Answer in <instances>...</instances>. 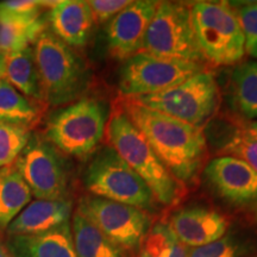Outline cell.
Here are the masks:
<instances>
[{
    "label": "cell",
    "mask_w": 257,
    "mask_h": 257,
    "mask_svg": "<svg viewBox=\"0 0 257 257\" xmlns=\"http://www.w3.org/2000/svg\"><path fill=\"white\" fill-rule=\"evenodd\" d=\"M153 148L176 181L197 178L206 159V137L201 128L138 105L131 99L123 110Z\"/></svg>",
    "instance_id": "6da1fadb"
},
{
    "label": "cell",
    "mask_w": 257,
    "mask_h": 257,
    "mask_svg": "<svg viewBox=\"0 0 257 257\" xmlns=\"http://www.w3.org/2000/svg\"><path fill=\"white\" fill-rule=\"evenodd\" d=\"M43 101L53 106L76 101L89 86V72L73 48L44 30L32 44Z\"/></svg>",
    "instance_id": "7a4b0ae2"
},
{
    "label": "cell",
    "mask_w": 257,
    "mask_h": 257,
    "mask_svg": "<svg viewBox=\"0 0 257 257\" xmlns=\"http://www.w3.org/2000/svg\"><path fill=\"white\" fill-rule=\"evenodd\" d=\"M106 130L110 147L143 179L156 200L168 206L175 204L181 195V184L173 178L123 110L111 114Z\"/></svg>",
    "instance_id": "3957f363"
},
{
    "label": "cell",
    "mask_w": 257,
    "mask_h": 257,
    "mask_svg": "<svg viewBox=\"0 0 257 257\" xmlns=\"http://www.w3.org/2000/svg\"><path fill=\"white\" fill-rule=\"evenodd\" d=\"M108 113V106L104 101L79 99L50 115L44 138L64 155L88 156L104 138Z\"/></svg>",
    "instance_id": "277c9868"
},
{
    "label": "cell",
    "mask_w": 257,
    "mask_h": 257,
    "mask_svg": "<svg viewBox=\"0 0 257 257\" xmlns=\"http://www.w3.org/2000/svg\"><path fill=\"white\" fill-rule=\"evenodd\" d=\"M191 16L195 40L205 60L230 66L243 59L244 35L238 16L227 3H195Z\"/></svg>",
    "instance_id": "5b68a950"
},
{
    "label": "cell",
    "mask_w": 257,
    "mask_h": 257,
    "mask_svg": "<svg viewBox=\"0 0 257 257\" xmlns=\"http://www.w3.org/2000/svg\"><path fill=\"white\" fill-rule=\"evenodd\" d=\"M83 185L94 197L142 211L152 210L156 201L149 186L111 147H104L91 160L83 174Z\"/></svg>",
    "instance_id": "8992f818"
},
{
    "label": "cell",
    "mask_w": 257,
    "mask_h": 257,
    "mask_svg": "<svg viewBox=\"0 0 257 257\" xmlns=\"http://www.w3.org/2000/svg\"><path fill=\"white\" fill-rule=\"evenodd\" d=\"M128 99L199 128L211 119L219 105L217 82L206 72L195 74L166 91Z\"/></svg>",
    "instance_id": "52a82bcc"
},
{
    "label": "cell",
    "mask_w": 257,
    "mask_h": 257,
    "mask_svg": "<svg viewBox=\"0 0 257 257\" xmlns=\"http://www.w3.org/2000/svg\"><path fill=\"white\" fill-rule=\"evenodd\" d=\"M143 51L162 59L200 63L204 57L195 40L191 9L180 3H159Z\"/></svg>",
    "instance_id": "ba28073f"
},
{
    "label": "cell",
    "mask_w": 257,
    "mask_h": 257,
    "mask_svg": "<svg viewBox=\"0 0 257 257\" xmlns=\"http://www.w3.org/2000/svg\"><path fill=\"white\" fill-rule=\"evenodd\" d=\"M15 166L37 200L67 199L69 170L67 162L55 147L38 134H31Z\"/></svg>",
    "instance_id": "9c48e42d"
},
{
    "label": "cell",
    "mask_w": 257,
    "mask_h": 257,
    "mask_svg": "<svg viewBox=\"0 0 257 257\" xmlns=\"http://www.w3.org/2000/svg\"><path fill=\"white\" fill-rule=\"evenodd\" d=\"M204 72L201 63L162 59L146 51L128 57L120 68L119 89L126 98L149 95L174 87Z\"/></svg>",
    "instance_id": "30bf717a"
},
{
    "label": "cell",
    "mask_w": 257,
    "mask_h": 257,
    "mask_svg": "<svg viewBox=\"0 0 257 257\" xmlns=\"http://www.w3.org/2000/svg\"><path fill=\"white\" fill-rule=\"evenodd\" d=\"M78 210L119 248H137L149 231L146 212L130 205L87 195L80 200Z\"/></svg>",
    "instance_id": "8fae6325"
},
{
    "label": "cell",
    "mask_w": 257,
    "mask_h": 257,
    "mask_svg": "<svg viewBox=\"0 0 257 257\" xmlns=\"http://www.w3.org/2000/svg\"><path fill=\"white\" fill-rule=\"evenodd\" d=\"M157 4L154 0L131 2L123 11L108 22L107 44L114 57L127 60L143 51L149 25L155 16Z\"/></svg>",
    "instance_id": "7c38bea8"
},
{
    "label": "cell",
    "mask_w": 257,
    "mask_h": 257,
    "mask_svg": "<svg viewBox=\"0 0 257 257\" xmlns=\"http://www.w3.org/2000/svg\"><path fill=\"white\" fill-rule=\"evenodd\" d=\"M205 178L231 204H257V172L244 161L233 156L216 157L205 167Z\"/></svg>",
    "instance_id": "4fadbf2b"
},
{
    "label": "cell",
    "mask_w": 257,
    "mask_h": 257,
    "mask_svg": "<svg viewBox=\"0 0 257 257\" xmlns=\"http://www.w3.org/2000/svg\"><path fill=\"white\" fill-rule=\"evenodd\" d=\"M169 226L185 246L197 248L224 237L227 221L214 210L188 207L176 212Z\"/></svg>",
    "instance_id": "5bb4252c"
},
{
    "label": "cell",
    "mask_w": 257,
    "mask_h": 257,
    "mask_svg": "<svg viewBox=\"0 0 257 257\" xmlns=\"http://www.w3.org/2000/svg\"><path fill=\"white\" fill-rule=\"evenodd\" d=\"M50 31L70 48L85 47L95 22L88 2L64 0L51 6L47 14Z\"/></svg>",
    "instance_id": "9a60e30c"
},
{
    "label": "cell",
    "mask_w": 257,
    "mask_h": 257,
    "mask_svg": "<svg viewBox=\"0 0 257 257\" xmlns=\"http://www.w3.org/2000/svg\"><path fill=\"white\" fill-rule=\"evenodd\" d=\"M5 248L11 257H78L70 221L43 233L8 236Z\"/></svg>",
    "instance_id": "2e32d148"
},
{
    "label": "cell",
    "mask_w": 257,
    "mask_h": 257,
    "mask_svg": "<svg viewBox=\"0 0 257 257\" xmlns=\"http://www.w3.org/2000/svg\"><path fill=\"white\" fill-rule=\"evenodd\" d=\"M72 201L61 200L32 201L12 220L6 229L8 236L38 234L68 223L72 217Z\"/></svg>",
    "instance_id": "e0dca14e"
},
{
    "label": "cell",
    "mask_w": 257,
    "mask_h": 257,
    "mask_svg": "<svg viewBox=\"0 0 257 257\" xmlns=\"http://www.w3.org/2000/svg\"><path fill=\"white\" fill-rule=\"evenodd\" d=\"M31 191L18 172L15 162L0 168V230H6L12 220L30 204Z\"/></svg>",
    "instance_id": "ac0fdd59"
},
{
    "label": "cell",
    "mask_w": 257,
    "mask_h": 257,
    "mask_svg": "<svg viewBox=\"0 0 257 257\" xmlns=\"http://www.w3.org/2000/svg\"><path fill=\"white\" fill-rule=\"evenodd\" d=\"M70 226L78 257H123L119 246L111 242L79 210L74 212Z\"/></svg>",
    "instance_id": "d6986e66"
},
{
    "label": "cell",
    "mask_w": 257,
    "mask_h": 257,
    "mask_svg": "<svg viewBox=\"0 0 257 257\" xmlns=\"http://www.w3.org/2000/svg\"><path fill=\"white\" fill-rule=\"evenodd\" d=\"M4 79L27 98L44 102L31 46L6 55Z\"/></svg>",
    "instance_id": "ffe728a7"
},
{
    "label": "cell",
    "mask_w": 257,
    "mask_h": 257,
    "mask_svg": "<svg viewBox=\"0 0 257 257\" xmlns=\"http://www.w3.org/2000/svg\"><path fill=\"white\" fill-rule=\"evenodd\" d=\"M42 111L40 101L27 98L4 78L0 79V120L31 130L41 120Z\"/></svg>",
    "instance_id": "44dd1931"
},
{
    "label": "cell",
    "mask_w": 257,
    "mask_h": 257,
    "mask_svg": "<svg viewBox=\"0 0 257 257\" xmlns=\"http://www.w3.org/2000/svg\"><path fill=\"white\" fill-rule=\"evenodd\" d=\"M47 30V19L41 17L28 21L0 23V51L5 55L30 47Z\"/></svg>",
    "instance_id": "7402d4cb"
},
{
    "label": "cell",
    "mask_w": 257,
    "mask_h": 257,
    "mask_svg": "<svg viewBox=\"0 0 257 257\" xmlns=\"http://www.w3.org/2000/svg\"><path fill=\"white\" fill-rule=\"evenodd\" d=\"M233 95L240 113L249 119L257 118V62H245L232 73Z\"/></svg>",
    "instance_id": "603a6c76"
},
{
    "label": "cell",
    "mask_w": 257,
    "mask_h": 257,
    "mask_svg": "<svg viewBox=\"0 0 257 257\" xmlns=\"http://www.w3.org/2000/svg\"><path fill=\"white\" fill-rule=\"evenodd\" d=\"M142 243L140 257L188 256V248L178 239L169 224L157 223L148 231Z\"/></svg>",
    "instance_id": "cb8c5ba5"
},
{
    "label": "cell",
    "mask_w": 257,
    "mask_h": 257,
    "mask_svg": "<svg viewBox=\"0 0 257 257\" xmlns=\"http://www.w3.org/2000/svg\"><path fill=\"white\" fill-rule=\"evenodd\" d=\"M224 135L220 150L244 161L257 172V135L250 126H231Z\"/></svg>",
    "instance_id": "d4e9b609"
},
{
    "label": "cell",
    "mask_w": 257,
    "mask_h": 257,
    "mask_svg": "<svg viewBox=\"0 0 257 257\" xmlns=\"http://www.w3.org/2000/svg\"><path fill=\"white\" fill-rule=\"evenodd\" d=\"M30 136L29 128L0 120V168L12 165L17 160Z\"/></svg>",
    "instance_id": "484cf974"
},
{
    "label": "cell",
    "mask_w": 257,
    "mask_h": 257,
    "mask_svg": "<svg viewBox=\"0 0 257 257\" xmlns=\"http://www.w3.org/2000/svg\"><path fill=\"white\" fill-rule=\"evenodd\" d=\"M48 3L35 0H8L0 3V23L28 21L42 16V9Z\"/></svg>",
    "instance_id": "4316f807"
},
{
    "label": "cell",
    "mask_w": 257,
    "mask_h": 257,
    "mask_svg": "<svg viewBox=\"0 0 257 257\" xmlns=\"http://www.w3.org/2000/svg\"><path fill=\"white\" fill-rule=\"evenodd\" d=\"M245 249L233 237L225 236L214 242L188 249L187 257H240Z\"/></svg>",
    "instance_id": "83f0119b"
},
{
    "label": "cell",
    "mask_w": 257,
    "mask_h": 257,
    "mask_svg": "<svg viewBox=\"0 0 257 257\" xmlns=\"http://www.w3.org/2000/svg\"><path fill=\"white\" fill-rule=\"evenodd\" d=\"M237 16L244 35L245 53L257 59V2L242 4Z\"/></svg>",
    "instance_id": "f1b7e54d"
},
{
    "label": "cell",
    "mask_w": 257,
    "mask_h": 257,
    "mask_svg": "<svg viewBox=\"0 0 257 257\" xmlns=\"http://www.w3.org/2000/svg\"><path fill=\"white\" fill-rule=\"evenodd\" d=\"M130 3L128 0H92L88 4L95 23L102 24L112 21Z\"/></svg>",
    "instance_id": "f546056e"
},
{
    "label": "cell",
    "mask_w": 257,
    "mask_h": 257,
    "mask_svg": "<svg viewBox=\"0 0 257 257\" xmlns=\"http://www.w3.org/2000/svg\"><path fill=\"white\" fill-rule=\"evenodd\" d=\"M5 61H6V55L4 53H2V51H0V79L4 78Z\"/></svg>",
    "instance_id": "4dcf8cb0"
},
{
    "label": "cell",
    "mask_w": 257,
    "mask_h": 257,
    "mask_svg": "<svg viewBox=\"0 0 257 257\" xmlns=\"http://www.w3.org/2000/svg\"><path fill=\"white\" fill-rule=\"evenodd\" d=\"M0 257H11L8 251V249H6L5 245H3L2 243H0Z\"/></svg>",
    "instance_id": "1f68e13d"
},
{
    "label": "cell",
    "mask_w": 257,
    "mask_h": 257,
    "mask_svg": "<svg viewBox=\"0 0 257 257\" xmlns=\"http://www.w3.org/2000/svg\"><path fill=\"white\" fill-rule=\"evenodd\" d=\"M249 126H250V128H251V130L253 131V133H255V134L257 135V121H252V123L250 124Z\"/></svg>",
    "instance_id": "d6a6232c"
},
{
    "label": "cell",
    "mask_w": 257,
    "mask_h": 257,
    "mask_svg": "<svg viewBox=\"0 0 257 257\" xmlns=\"http://www.w3.org/2000/svg\"><path fill=\"white\" fill-rule=\"evenodd\" d=\"M251 257H257V256H251Z\"/></svg>",
    "instance_id": "836d02e7"
}]
</instances>
